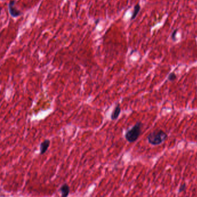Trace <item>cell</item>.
I'll return each instance as SVG.
<instances>
[{
  "mask_svg": "<svg viewBox=\"0 0 197 197\" xmlns=\"http://www.w3.org/2000/svg\"><path fill=\"white\" fill-rule=\"evenodd\" d=\"M176 78H177V76L174 72L171 73L168 77V79L171 82H173L174 80H175Z\"/></svg>",
  "mask_w": 197,
  "mask_h": 197,
  "instance_id": "cell-8",
  "label": "cell"
},
{
  "mask_svg": "<svg viewBox=\"0 0 197 197\" xmlns=\"http://www.w3.org/2000/svg\"><path fill=\"white\" fill-rule=\"evenodd\" d=\"M60 191L61 194V197H67L68 196L70 191V189L69 186L67 184H64L60 189Z\"/></svg>",
  "mask_w": 197,
  "mask_h": 197,
  "instance_id": "cell-6",
  "label": "cell"
},
{
  "mask_svg": "<svg viewBox=\"0 0 197 197\" xmlns=\"http://www.w3.org/2000/svg\"><path fill=\"white\" fill-rule=\"evenodd\" d=\"M120 113H121L120 106V104H118L111 114V116H110L111 120H116V119H118L120 116Z\"/></svg>",
  "mask_w": 197,
  "mask_h": 197,
  "instance_id": "cell-5",
  "label": "cell"
},
{
  "mask_svg": "<svg viewBox=\"0 0 197 197\" xmlns=\"http://www.w3.org/2000/svg\"><path fill=\"white\" fill-rule=\"evenodd\" d=\"M15 3H16V1L15 0H12V1H10L8 4L9 13H10V16L14 18L21 16L22 14V12H20L19 10H18L15 7Z\"/></svg>",
  "mask_w": 197,
  "mask_h": 197,
  "instance_id": "cell-3",
  "label": "cell"
},
{
  "mask_svg": "<svg viewBox=\"0 0 197 197\" xmlns=\"http://www.w3.org/2000/svg\"><path fill=\"white\" fill-rule=\"evenodd\" d=\"M186 190V183H184V184H182L181 186H180L179 187V193H181V192H183V191H185V190Z\"/></svg>",
  "mask_w": 197,
  "mask_h": 197,
  "instance_id": "cell-9",
  "label": "cell"
},
{
  "mask_svg": "<svg viewBox=\"0 0 197 197\" xmlns=\"http://www.w3.org/2000/svg\"><path fill=\"white\" fill-rule=\"evenodd\" d=\"M50 145V141L49 139H45L43 142L40 144V154H44L48 150Z\"/></svg>",
  "mask_w": 197,
  "mask_h": 197,
  "instance_id": "cell-4",
  "label": "cell"
},
{
  "mask_svg": "<svg viewBox=\"0 0 197 197\" xmlns=\"http://www.w3.org/2000/svg\"><path fill=\"white\" fill-rule=\"evenodd\" d=\"M142 126V123L138 121L131 129L127 131L125 134V138L128 142L133 143L138 139L141 134Z\"/></svg>",
  "mask_w": 197,
  "mask_h": 197,
  "instance_id": "cell-2",
  "label": "cell"
},
{
  "mask_svg": "<svg viewBox=\"0 0 197 197\" xmlns=\"http://www.w3.org/2000/svg\"><path fill=\"white\" fill-rule=\"evenodd\" d=\"M140 9H141V5H140L139 4H137L136 5H135L134 10H133L132 16H131V20H134V19H135V17H136V16L138 14V13L139 12Z\"/></svg>",
  "mask_w": 197,
  "mask_h": 197,
  "instance_id": "cell-7",
  "label": "cell"
},
{
  "mask_svg": "<svg viewBox=\"0 0 197 197\" xmlns=\"http://www.w3.org/2000/svg\"><path fill=\"white\" fill-rule=\"evenodd\" d=\"M168 135L166 132L161 130H157L153 131L148 136V140L151 145L157 146L165 142Z\"/></svg>",
  "mask_w": 197,
  "mask_h": 197,
  "instance_id": "cell-1",
  "label": "cell"
},
{
  "mask_svg": "<svg viewBox=\"0 0 197 197\" xmlns=\"http://www.w3.org/2000/svg\"><path fill=\"white\" fill-rule=\"evenodd\" d=\"M177 31H178V30H175L172 34V35H171V37H172V39L174 40H176V34H177Z\"/></svg>",
  "mask_w": 197,
  "mask_h": 197,
  "instance_id": "cell-10",
  "label": "cell"
}]
</instances>
